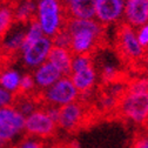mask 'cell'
<instances>
[{
  "label": "cell",
  "mask_w": 148,
  "mask_h": 148,
  "mask_svg": "<svg viewBox=\"0 0 148 148\" xmlns=\"http://www.w3.org/2000/svg\"><path fill=\"white\" fill-rule=\"evenodd\" d=\"M69 79L80 93V97L87 95L90 93L92 89L97 85L98 72H97L95 66L92 65L78 72H72L69 75Z\"/></svg>",
  "instance_id": "4fadbf2b"
},
{
  "label": "cell",
  "mask_w": 148,
  "mask_h": 148,
  "mask_svg": "<svg viewBox=\"0 0 148 148\" xmlns=\"http://www.w3.org/2000/svg\"><path fill=\"white\" fill-rule=\"evenodd\" d=\"M12 146V142H7L5 140L0 139V148H10Z\"/></svg>",
  "instance_id": "484cf974"
},
{
  "label": "cell",
  "mask_w": 148,
  "mask_h": 148,
  "mask_svg": "<svg viewBox=\"0 0 148 148\" xmlns=\"http://www.w3.org/2000/svg\"><path fill=\"white\" fill-rule=\"evenodd\" d=\"M114 112L121 119L143 126L148 120V92L125 90L118 100Z\"/></svg>",
  "instance_id": "277c9868"
},
{
  "label": "cell",
  "mask_w": 148,
  "mask_h": 148,
  "mask_svg": "<svg viewBox=\"0 0 148 148\" xmlns=\"http://www.w3.org/2000/svg\"><path fill=\"white\" fill-rule=\"evenodd\" d=\"M46 148H65V147H64V143H53Z\"/></svg>",
  "instance_id": "4316f807"
},
{
  "label": "cell",
  "mask_w": 148,
  "mask_h": 148,
  "mask_svg": "<svg viewBox=\"0 0 148 148\" xmlns=\"http://www.w3.org/2000/svg\"><path fill=\"white\" fill-rule=\"evenodd\" d=\"M33 79L35 84V88L39 92L48 88L54 82H57L61 77H64L61 72L49 61H45L39 67L33 69Z\"/></svg>",
  "instance_id": "7c38bea8"
},
{
  "label": "cell",
  "mask_w": 148,
  "mask_h": 148,
  "mask_svg": "<svg viewBox=\"0 0 148 148\" xmlns=\"http://www.w3.org/2000/svg\"><path fill=\"white\" fill-rule=\"evenodd\" d=\"M65 6V5H64ZM67 18L74 19H94V0H82V1L71 3L65 6Z\"/></svg>",
  "instance_id": "2e32d148"
},
{
  "label": "cell",
  "mask_w": 148,
  "mask_h": 148,
  "mask_svg": "<svg viewBox=\"0 0 148 148\" xmlns=\"http://www.w3.org/2000/svg\"><path fill=\"white\" fill-rule=\"evenodd\" d=\"M72 60L73 54L68 48L54 46L51 48L47 61L57 67L64 77H69L72 72Z\"/></svg>",
  "instance_id": "5bb4252c"
},
{
  "label": "cell",
  "mask_w": 148,
  "mask_h": 148,
  "mask_svg": "<svg viewBox=\"0 0 148 148\" xmlns=\"http://www.w3.org/2000/svg\"><path fill=\"white\" fill-rule=\"evenodd\" d=\"M61 1H62V4L66 6V5L71 4V3H75V1H82V0H61Z\"/></svg>",
  "instance_id": "83f0119b"
},
{
  "label": "cell",
  "mask_w": 148,
  "mask_h": 148,
  "mask_svg": "<svg viewBox=\"0 0 148 148\" xmlns=\"http://www.w3.org/2000/svg\"><path fill=\"white\" fill-rule=\"evenodd\" d=\"M58 125L44 108H38L25 118L24 132L28 136L36 139H52L57 134Z\"/></svg>",
  "instance_id": "52a82bcc"
},
{
  "label": "cell",
  "mask_w": 148,
  "mask_h": 148,
  "mask_svg": "<svg viewBox=\"0 0 148 148\" xmlns=\"http://www.w3.org/2000/svg\"><path fill=\"white\" fill-rule=\"evenodd\" d=\"M14 25V16L12 6L7 3L0 4V42L4 40L7 33Z\"/></svg>",
  "instance_id": "e0dca14e"
},
{
  "label": "cell",
  "mask_w": 148,
  "mask_h": 148,
  "mask_svg": "<svg viewBox=\"0 0 148 148\" xmlns=\"http://www.w3.org/2000/svg\"><path fill=\"white\" fill-rule=\"evenodd\" d=\"M123 23L138 28L148 23V0H125Z\"/></svg>",
  "instance_id": "8fae6325"
},
{
  "label": "cell",
  "mask_w": 148,
  "mask_h": 148,
  "mask_svg": "<svg viewBox=\"0 0 148 148\" xmlns=\"http://www.w3.org/2000/svg\"><path fill=\"white\" fill-rule=\"evenodd\" d=\"M20 78V74L12 69V67L4 69L3 72H0V86L11 93H14L19 87Z\"/></svg>",
  "instance_id": "ac0fdd59"
},
{
  "label": "cell",
  "mask_w": 148,
  "mask_h": 148,
  "mask_svg": "<svg viewBox=\"0 0 148 148\" xmlns=\"http://www.w3.org/2000/svg\"><path fill=\"white\" fill-rule=\"evenodd\" d=\"M131 148H148V131L138 132L132 141Z\"/></svg>",
  "instance_id": "7402d4cb"
},
{
  "label": "cell",
  "mask_w": 148,
  "mask_h": 148,
  "mask_svg": "<svg viewBox=\"0 0 148 148\" xmlns=\"http://www.w3.org/2000/svg\"><path fill=\"white\" fill-rule=\"evenodd\" d=\"M67 19L65 6L61 0H39L36 4L35 20L44 35L53 38L65 25Z\"/></svg>",
  "instance_id": "3957f363"
},
{
  "label": "cell",
  "mask_w": 148,
  "mask_h": 148,
  "mask_svg": "<svg viewBox=\"0 0 148 148\" xmlns=\"http://www.w3.org/2000/svg\"><path fill=\"white\" fill-rule=\"evenodd\" d=\"M142 127H143V129H146V131H148V120L146 121V123H145Z\"/></svg>",
  "instance_id": "f546056e"
},
{
  "label": "cell",
  "mask_w": 148,
  "mask_h": 148,
  "mask_svg": "<svg viewBox=\"0 0 148 148\" xmlns=\"http://www.w3.org/2000/svg\"><path fill=\"white\" fill-rule=\"evenodd\" d=\"M25 116L13 106L0 108V139L12 142L13 139L24 132Z\"/></svg>",
  "instance_id": "9c48e42d"
},
{
  "label": "cell",
  "mask_w": 148,
  "mask_h": 148,
  "mask_svg": "<svg viewBox=\"0 0 148 148\" xmlns=\"http://www.w3.org/2000/svg\"><path fill=\"white\" fill-rule=\"evenodd\" d=\"M135 31H136V38H138L141 47L145 51L148 49V23L135 28Z\"/></svg>",
  "instance_id": "603a6c76"
},
{
  "label": "cell",
  "mask_w": 148,
  "mask_h": 148,
  "mask_svg": "<svg viewBox=\"0 0 148 148\" xmlns=\"http://www.w3.org/2000/svg\"><path fill=\"white\" fill-rule=\"evenodd\" d=\"M52 42H53L54 46L64 47V48H68V49H69V45H71V34L67 32L66 28L62 27V28L52 38Z\"/></svg>",
  "instance_id": "44dd1931"
},
{
  "label": "cell",
  "mask_w": 148,
  "mask_h": 148,
  "mask_svg": "<svg viewBox=\"0 0 148 148\" xmlns=\"http://www.w3.org/2000/svg\"><path fill=\"white\" fill-rule=\"evenodd\" d=\"M64 28L71 34L69 51L73 55H92L106 45V26L95 19L67 18Z\"/></svg>",
  "instance_id": "6da1fadb"
},
{
  "label": "cell",
  "mask_w": 148,
  "mask_h": 148,
  "mask_svg": "<svg viewBox=\"0 0 148 148\" xmlns=\"http://www.w3.org/2000/svg\"><path fill=\"white\" fill-rule=\"evenodd\" d=\"M125 0H94V19L103 26L118 24L123 16Z\"/></svg>",
  "instance_id": "30bf717a"
},
{
  "label": "cell",
  "mask_w": 148,
  "mask_h": 148,
  "mask_svg": "<svg viewBox=\"0 0 148 148\" xmlns=\"http://www.w3.org/2000/svg\"><path fill=\"white\" fill-rule=\"evenodd\" d=\"M13 101V93L0 87V108L5 106H11Z\"/></svg>",
  "instance_id": "cb8c5ba5"
},
{
  "label": "cell",
  "mask_w": 148,
  "mask_h": 148,
  "mask_svg": "<svg viewBox=\"0 0 148 148\" xmlns=\"http://www.w3.org/2000/svg\"><path fill=\"white\" fill-rule=\"evenodd\" d=\"M40 107L55 106L62 107L65 105L75 102L80 99V93L71 81L69 77H61L48 88L38 92L36 94Z\"/></svg>",
  "instance_id": "5b68a950"
},
{
  "label": "cell",
  "mask_w": 148,
  "mask_h": 148,
  "mask_svg": "<svg viewBox=\"0 0 148 148\" xmlns=\"http://www.w3.org/2000/svg\"><path fill=\"white\" fill-rule=\"evenodd\" d=\"M140 72L145 73L146 75L148 77V49L145 51V55H143L141 65H140Z\"/></svg>",
  "instance_id": "d4e9b609"
},
{
  "label": "cell",
  "mask_w": 148,
  "mask_h": 148,
  "mask_svg": "<svg viewBox=\"0 0 148 148\" xmlns=\"http://www.w3.org/2000/svg\"><path fill=\"white\" fill-rule=\"evenodd\" d=\"M10 148H46V143L45 140L26 135L24 139H21L15 145H12Z\"/></svg>",
  "instance_id": "ffe728a7"
},
{
  "label": "cell",
  "mask_w": 148,
  "mask_h": 148,
  "mask_svg": "<svg viewBox=\"0 0 148 148\" xmlns=\"http://www.w3.org/2000/svg\"><path fill=\"white\" fill-rule=\"evenodd\" d=\"M89 120V108L86 106V102H82L80 99L75 102L59 107V115L57 121L58 128H61L68 133L79 131Z\"/></svg>",
  "instance_id": "8992f818"
},
{
  "label": "cell",
  "mask_w": 148,
  "mask_h": 148,
  "mask_svg": "<svg viewBox=\"0 0 148 148\" xmlns=\"http://www.w3.org/2000/svg\"><path fill=\"white\" fill-rule=\"evenodd\" d=\"M5 3H7V0H0V4H5Z\"/></svg>",
  "instance_id": "4dcf8cb0"
},
{
  "label": "cell",
  "mask_w": 148,
  "mask_h": 148,
  "mask_svg": "<svg viewBox=\"0 0 148 148\" xmlns=\"http://www.w3.org/2000/svg\"><path fill=\"white\" fill-rule=\"evenodd\" d=\"M114 46L121 61L131 68L140 72V65L145 55V49L139 44L135 28L126 23L119 25Z\"/></svg>",
  "instance_id": "7a4b0ae2"
},
{
  "label": "cell",
  "mask_w": 148,
  "mask_h": 148,
  "mask_svg": "<svg viewBox=\"0 0 148 148\" xmlns=\"http://www.w3.org/2000/svg\"><path fill=\"white\" fill-rule=\"evenodd\" d=\"M27 29H26V33H25V40H24V45H23V48L27 45H29L31 42L35 41V40H38L39 38H41V36L44 35L38 21H36L35 19L32 20L28 25H27ZM21 48V49H23Z\"/></svg>",
  "instance_id": "d6986e66"
},
{
  "label": "cell",
  "mask_w": 148,
  "mask_h": 148,
  "mask_svg": "<svg viewBox=\"0 0 148 148\" xmlns=\"http://www.w3.org/2000/svg\"><path fill=\"white\" fill-rule=\"evenodd\" d=\"M53 47L52 39L46 35L31 42L21 49L20 58L23 59L24 66L28 69H35L41 64L47 61L51 48Z\"/></svg>",
  "instance_id": "ba28073f"
},
{
  "label": "cell",
  "mask_w": 148,
  "mask_h": 148,
  "mask_svg": "<svg viewBox=\"0 0 148 148\" xmlns=\"http://www.w3.org/2000/svg\"><path fill=\"white\" fill-rule=\"evenodd\" d=\"M12 6L14 24L27 26L32 20L35 19L36 4L34 0H18Z\"/></svg>",
  "instance_id": "9a60e30c"
},
{
  "label": "cell",
  "mask_w": 148,
  "mask_h": 148,
  "mask_svg": "<svg viewBox=\"0 0 148 148\" xmlns=\"http://www.w3.org/2000/svg\"><path fill=\"white\" fill-rule=\"evenodd\" d=\"M4 69H7V68H6V66L4 65V62H3L1 58H0V72H3Z\"/></svg>",
  "instance_id": "f1b7e54d"
}]
</instances>
